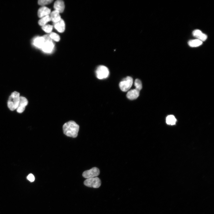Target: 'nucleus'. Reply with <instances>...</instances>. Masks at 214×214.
Instances as JSON below:
<instances>
[{"instance_id":"6e6552de","label":"nucleus","mask_w":214,"mask_h":214,"mask_svg":"<svg viewBox=\"0 0 214 214\" xmlns=\"http://www.w3.org/2000/svg\"><path fill=\"white\" fill-rule=\"evenodd\" d=\"M54 47V45L52 40L45 41L44 44L41 49L45 53H50L53 51Z\"/></svg>"},{"instance_id":"9d476101","label":"nucleus","mask_w":214,"mask_h":214,"mask_svg":"<svg viewBox=\"0 0 214 214\" xmlns=\"http://www.w3.org/2000/svg\"><path fill=\"white\" fill-rule=\"evenodd\" d=\"M192 34L194 37L202 42L205 41L207 38V35L199 30H195Z\"/></svg>"},{"instance_id":"f257e3e1","label":"nucleus","mask_w":214,"mask_h":214,"mask_svg":"<svg viewBox=\"0 0 214 214\" xmlns=\"http://www.w3.org/2000/svg\"><path fill=\"white\" fill-rule=\"evenodd\" d=\"M79 126L73 121L65 123L63 126L64 134L68 137L76 138L78 136Z\"/></svg>"},{"instance_id":"412c9836","label":"nucleus","mask_w":214,"mask_h":214,"mask_svg":"<svg viewBox=\"0 0 214 214\" xmlns=\"http://www.w3.org/2000/svg\"><path fill=\"white\" fill-rule=\"evenodd\" d=\"M50 36L52 40L56 41L58 42L60 40V38L59 36L55 32H51Z\"/></svg>"},{"instance_id":"f8f14e48","label":"nucleus","mask_w":214,"mask_h":214,"mask_svg":"<svg viewBox=\"0 0 214 214\" xmlns=\"http://www.w3.org/2000/svg\"><path fill=\"white\" fill-rule=\"evenodd\" d=\"M54 7L55 11L60 13H62L63 12L65 9L64 2L61 0H58L55 2Z\"/></svg>"},{"instance_id":"1a4fd4ad","label":"nucleus","mask_w":214,"mask_h":214,"mask_svg":"<svg viewBox=\"0 0 214 214\" xmlns=\"http://www.w3.org/2000/svg\"><path fill=\"white\" fill-rule=\"evenodd\" d=\"M45 42V39L43 36L37 37L33 40V45L36 47L41 49Z\"/></svg>"},{"instance_id":"4468645a","label":"nucleus","mask_w":214,"mask_h":214,"mask_svg":"<svg viewBox=\"0 0 214 214\" xmlns=\"http://www.w3.org/2000/svg\"><path fill=\"white\" fill-rule=\"evenodd\" d=\"M54 27L58 32L62 33L64 32L65 29V24L64 21L62 19L58 22L54 23Z\"/></svg>"},{"instance_id":"9b49d317","label":"nucleus","mask_w":214,"mask_h":214,"mask_svg":"<svg viewBox=\"0 0 214 214\" xmlns=\"http://www.w3.org/2000/svg\"><path fill=\"white\" fill-rule=\"evenodd\" d=\"M140 92L135 89L128 92L127 94V98L131 100H134L137 99L140 95Z\"/></svg>"},{"instance_id":"f3484780","label":"nucleus","mask_w":214,"mask_h":214,"mask_svg":"<svg viewBox=\"0 0 214 214\" xmlns=\"http://www.w3.org/2000/svg\"><path fill=\"white\" fill-rule=\"evenodd\" d=\"M51 21L50 17L48 15L41 18L38 22V24L40 26H43L45 25L48 22Z\"/></svg>"},{"instance_id":"423d86ee","label":"nucleus","mask_w":214,"mask_h":214,"mask_svg":"<svg viewBox=\"0 0 214 214\" xmlns=\"http://www.w3.org/2000/svg\"><path fill=\"white\" fill-rule=\"evenodd\" d=\"M99 169L96 167H94L89 170L84 171L82 176L85 178L89 179L96 177L100 174Z\"/></svg>"},{"instance_id":"2eb2a0df","label":"nucleus","mask_w":214,"mask_h":214,"mask_svg":"<svg viewBox=\"0 0 214 214\" xmlns=\"http://www.w3.org/2000/svg\"><path fill=\"white\" fill-rule=\"evenodd\" d=\"M50 17L51 21L54 23L58 22L61 19L60 13L55 10L52 12Z\"/></svg>"},{"instance_id":"5701e85b","label":"nucleus","mask_w":214,"mask_h":214,"mask_svg":"<svg viewBox=\"0 0 214 214\" xmlns=\"http://www.w3.org/2000/svg\"><path fill=\"white\" fill-rule=\"evenodd\" d=\"M27 179L30 182H34L35 180V178L34 175L32 174H30L27 177Z\"/></svg>"},{"instance_id":"aec40b11","label":"nucleus","mask_w":214,"mask_h":214,"mask_svg":"<svg viewBox=\"0 0 214 214\" xmlns=\"http://www.w3.org/2000/svg\"><path fill=\"white\" fill-rule=\"evenodd\" d=\"M42 29L47 33H51L53 29V26L50 25H45L42 26Z\"/></svg>"},{"instance_id":"39448f33","label":"nucleus","mask_w":214,"mask_h":214,"mask_svg":"<svg viewBox=\"0 0 214 214\" xmlns=\"http://www.w3.org/2000/svg\"><path fill=\"white\" fill-rule=\"evenodd\" d=\"M84 185L88 187L94 188H98L101 184L100 179L98 177L87 179L84 182Z\"/></svg>"},{"instance_id":"f03ea898","label":"nucleus","mask_w":214,"mask_h":214,"mask_svg":"<svg viewBox=\"0 0 214 214\" xmlns=\"http://www.w3.org/2000/svg\"><path fill=\"white\" fill-rule=\"evenodd\" d=\"M20 94L17 92L12 93L9 97L8 102V106L9 109L14 111L17 108L20 99Z\"/></svg>"},{"instance_id":"a211bd4d","label":"nucleus","mask_w":214,"mask_h":214,"mask_svg":"<svg viewBox=\"0 0 214 214\" xmlns=\"http://www.w3.org/2000/svg\"><path fill=\"white\" fill-rule=\"evenodd\" d=\"M177 119L173 115H169L166 118V122L168 124L174 125L176 123Z\"/></svg>"},{"instance_id":"dca6fc26","label":"nucleus","mask_w":214,"mask_h":214,"mask_svg":"<svg viewBox=\"0 0 214 214\" xmlns=\"http://www.w3.org/2000/svg\"><path fill=\"white\" fill-rule=\"evenodd\" d=\"M202 44V42L197 39L191 40L188 42L189 45L191 47H198Z\"/></svg>"},{"instance_id":"0eeeda50","label":"nucleus","mask_w":214,"mask_h":214,"mask_svg":"<svg viewBox=\"0 0 214 214\" xmlns=\"http://www.w3.org/2000/svg\"><path fill=\"white\" fill-rule=\"evenodd\" d=\"M28 101L25 97H20L19 102L17 108V112L19 113H22L24 111L26 107L28 104Z\"/></svg>"},{"instance_id":"7ed1b4c3","label":"nucleus","mask_w":214,"mask_h":214,"mask_svg":"<svg viewBox=\"0 0 214 214\" xmlns=\"http://www.w3.org/2000/svg\"><path fill=\"white\" fill-rule=\"evenodd\" d=\"M133 78L129 76L124 78L119 84V87L121 90L124 92L129 90L133 84Z\"/></svg>"},{"instance_id":"ddd939ff","label":"nucleus","mask_w":214,"mask_h":214,"mask_svg":"<svg viewBox=\"0 0 214 214\" xmlns=\"http://www.w3.org/2000/svg\"><path fill=\"white\" fill-rule=\"evenodd\" d=\"M51 12L50 10L45 7L40 8L38 12V15L39 17L42 18L48 15Z\"/></svg>"},{"instance_id":"20e7f679","label":"nucleus","mask_w":214,"mask_h":214,"mask_svg":"<svg viewBox=\"0 0 214 214\" xmlns=\"http://www.w3.org/2000/svg\"><path fill=\"white\" fill-rule=\"evenodd\" d=\"M97 77L99 79H102L108 77L109 75V71L108 68L104 66H100L96 71Z\"/></svg>"},{"instance_id":"4be33fe9","label":"nucleus","mask_w":214,"mask_h":214,"mask_svg":"<svg viewBox=\"0 0 214 214\" xmlns=\"http://www.w3.org/2000/svg\"><path fill=\"white\" fill-rule=\"evenodd\" d=\"M53 1L52 0H39L38 4L40 5L44 6L51 4Z\"/></svg>"},{"instance_id":"6ab92c4d","label":"nucleus","mask_w":214,"mask_h":214,"mask_svg":"<svg viewBox=\"0 0 214 214\" xmlns=\"http://www.w3.org/2000/svg\"><path fill=\"white\" fill-rule=\"evenodd\" d=\"M135 89L140 92L142 89V84L141 81L138 79H136L135 82Z\"/></svg>"}]
</instances>
